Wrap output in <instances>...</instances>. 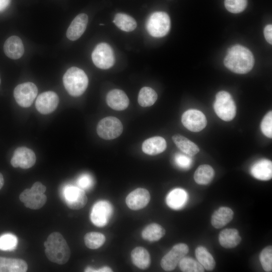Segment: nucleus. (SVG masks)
<instances>
[{
    "label": "nucleus",
    "instance_id": "39",
    "mask_svg": "<svg viewBox=\"0 0 272 272\" xmlns=\"http://www.w3.org/2000/svg\"><path fill=\"white\" fill-rule=\"evenodd\" d=\"M189 156L180 153L176 154L174 157V161L177 166L180 168L188 169L192 164V159Z\"/></svg>",
    "mask_w": 272,
    "mask_h": 272
},
{
    "label": "nucleus",
    "instance_id": "16",
    "mask_svg": "<svg viewBox=\"0 0 272 272\" xmlns=\"http://www.w3.org/2000/svg\"><path fill=\"white\" fill-rule=\"evenodd\" d=\"M150 194L145 188H138L131 191L125 199L127 207L132 210L145 208L150 200Z\"/></svg>",
    "mask_w": 272,
    "mask_h": 272
},
{
    "label": "nucleus",
    "instance_id": "27",
    "mask_svg": "<svg viewBox=\"0 0 272 272\" xmlns=\"http://www.w3.org/2000/svg\"><path fill=\"white\" fill-rule=\"evenodd\" d=\"M172 140L176 146L187 155L193 156L199 151L197 146L181 134H174L172 137Z\"/></svg>",
    "mask_w": 272,
    "mask_h": 272
},
{
    "label": "nucleus",
    "instance_id": "36",
    "mask_svg": "<svg viewBox=\"0 0 272 272\" xmlns=\"http://www.w3.org/2000/svg\"><path fill=\"white\" fill-rule=\"evenodd\" d=\"M259 260L264 271L272 270V247L269 245L262 250L259 254Z\"/></svg>",
    "mask_w": 272,
    "mask_h": 272
},
{
    "label": "nucleus",
    "instance_id": "21",
    "mask_svg": "<svg viewBox=\"0 0 272 272\" xmlns=\"http://www.w3.org/2000/svg\"><path fill=\"white\" fill-rule=\"evenodd\" d=\"M166 147V142L163 138L154 137L143 142L142 150L148 155H156L164 151Z\"/></svg>",
    "mask_w": 272,
    "mask_h": 272
},
{
    "label": "nucleus",
    "instance_id": "15",
    "mask_svg": "<svg viewBox=\"0 0 272 272\" xmlns=\"http://www.w3.org/2000/svg\"><path fill=\"white\" fill-rule=\"evenodd\" d=\"M58 103L59 98L57 94L53 91H47L38 96L35 107L40 113L48 114L56 109Z\"/></svg>",
    "mask_w": 272,
    "mask_h": 272
},
{
    "label": "nucleus",
    "instance_id": "35",
    "mask_svg": "<svg viewBox=\"0 0 272 272\" xmlns=\"http://www.w3.org/2000/svg\"><path fill=\"white\" fill-rule=\"evenodd\" d=\"M18 244L17 237L10 233L4 234L0 236V249L2 250H13Z\"/></svg>",
    "mask_w": 272,
    "mask_h": 272
},
{
    "label": "nucleus",
    "instance_id": "4",
    "mask_svg": "<svg viewBox=\"0 0 272 272\" xmlns=\"http://www.w3.org/2000/svg\"><path fill=\"white\" fill-rule=\"evenodd\" d=\"M46 188L40 182H35L30 189H25L20 195V200L26 208L37 210L42 207L47 200L44 194Z\"/></svg>",
    "mask_w": 272,
    "mask_h": 272
},
{
    "label": "nucleus",
    "instance_id": "45",
    "mask_svg": "<svg viewBox=\"0 0 272 272\" xmlns=\"http://www.w3.org/2000/svg\"><path fill=\"white\" fill-rule=\"evenodd\" d=\"M1 77H0V85H1Z\"/></svg>",
    "mask_w": 272,
    "mask_h": 272
},
{
    "label": "nucleus",
    "instance_id": "32",
    "mask_svg": "<svg viewBox=\"0 0 272 272\" xmlns=\"http://www.w3.org/2000/svg\"><path fill=\"white\" fill-rule=\"evenodd\" d=\"M157 97V94L154 89L144 87L139 92L138 102L142 107L151 106L156 101Z\"/></svg>",
    "mask_w": 272,
    "mask_h": 272
},
{
    "label": "nucleus",
    "instance_id": "28",
    "mask_svg": "<svg viewBox=\"0 0 272 272\" xmlns=\"http://www.w3.org/2000/svg\"><path fill=\"white\" fill-rule=\"evenodd\" d=\"M214 175V170L210 165H201L194 172V179L198 184L206 185L211 182Z\"/></svg>",
    "mask_w": 272,
    "mask_h": 272
},
{
    "label": "nucleus",
    "instance_id": "17",
    "mask_svg": "<svg viewBox=\"0 0 272 272\" xmlns=\"http://www.w3.org/2000/svg\"><path fill=\"white\" fill-rule=\"evenodd\" d=\"M88 22V17L86 14L82 13L77 15L67 30V38L72 41L79 39L85 32Z\"/></svg>",
    "mask_w": 272,
    "mask_h": 272
},
{
    "label": "nucleus",
    "instance_id": "23",
    "mask_svg": "<svg viewBox=\"0 0 272 272\" xmlns=\"http://www.w3.org/2000/svg\"><path fill=\"white\" fill-rule=\"evenodd\" d=\"M27 269V263L23 259L0 257V272H25Z\"/></svg>",
    "mask_w": 272,
    "mask_h": 272
},
{
    "label": "nucleus",
    "instance_id": "13",
    "mask_svg": "<svg viewBox=\"0 0 272 272\" xmlns=\"http://www.w3.org/2000/svg\"><path fill=\"white\" fill-rule=\"evenodd\" d=\"M63 195L67 207L73 210L81 209L87 202V197L84 190L79 187L66 186L64 189Z\"/></svg>",
    "mask_w": 272,
    "mask_h": 272
},
{
    "label": "nucleus",
    "instance_id": "38",
    "mask_svg": "<svg viewBox=\"0 0 272 272\" xmlns=\"http://www.w3.org/2000/svg\"><path fill=\"white\" fill-rule=\"evenodd\" d=\"M261 130L263 134L269 138H272V112L269 111L263 117L261 123Z\"/></svg>",
    "mask_w": 272,
    "mask_h": 272
},
{
    "label": "nucleus",
    "instance_id": "2",
    "mask_svg": "<svg viewBox=\"0 0 272 272\" xmlns=\"http://www.w3.org/2000/svg\"><path fill=\"white\" fill-rule=\"evenodd\" d=\"M45 253L47 258L51 262L62 265L70 259V247L62 235L55 232L50 234L44 243Z\"/></svg>",
    "mask_w": 272,
    "mask_h": 272
},
{
    "label": "nucleus",
    "instance_id": "29",
    "mask_svg": "<svg viewBox=\"0 0 272 272\" xmlns=\"http://www.w3.org/2000/svg\"><path fill=\"white\" fill-rule=\"evenodd\" d=\"M165 234V230L160 225L152 223L146 227L142 231V236L144 239L154 242L160 240Z\"/></svg>",
    "mask_w": 272,
    "mask_h": 272
},
{
    "label": "nucleus",
    "instance_id": "3",
    "mask_svg": "<svg viewBox=\"0 0 272 272\" xmlns=\"http://www.w3.org/2000/svg\"><path fill=\"white\" fill-rule=\"evenodd\" d=\"M62 80L65 89L73 97L82 95L88 85V78L85 72L75 66L71 67L66 71Z\"/></svg>",
    "mask_w": 272,
    "mask_h": 272
},
{
    "label": "nucleus",
    "instance_id": "9",
    "mask_svg": "<svg viewBox=\"0 0 272 272\" xmlns=\"http://www.w3.org/2000/svg\"><path fill=\"white\" fill-rule=\"evenodd\" d=\"M38 93V89L32 82H26L17 85L14 90V96L20 106L27 108L33 103Z\"/></svg>",
    "mask_w": 272,
    "mask_h": 272
},
{
    "label": "nucleus",
    "instance_id": "24",
    "mask_svg": "<svg viewBox=\"0 0 272 272\" xmlns=\"http://www.w3.org/2000/svg\"><path fill=\"white\" fill-rule=\"evenodd\" d=\"M187 197V192L184 189L175 188L168 194L166 201L168 206L171 209L179 210L185 205Z\"/></svg>",
    "mask_w": 272,
    "mask_h": 272
},
{
    "label": "nucleus",
    "instance_id": "37",
    "mask_svg": "<svg viewBox=\"0 0 272 272\" xmlns=\"http://www.w3.org/2000/svg\"><path fill=\"white\" fill-rule=\"evenodd\" d=\"M247 0H225L226 9L232 13H239L243 12L247 6Z\"/></svg>",
    "mask_w": 272,
    "mask_h": 272
},
{
    "label": "nucleus",
    "instance_id": "14",
    "mask_svg": "<svg viewBox=\"0 0 272 272\" xmlns=\"http://www.w3.org/2000/svg\"><path fill=\"white\" fill-rule=\"evenodd\" d=\"M36 160L35 154L32 150L25 147H21L15 150L11 160V164L15 168L28 169L35 164Z\"/></svg>",
    "mask_w": 272,
    "mask_h": 272
},
{
    "label": "nucleus",
    "instance_id": "5",
    "mask_svg": "<svg viewBox=\"0 0 272 272\" xmlns=\"http://www.w3.org/2000/svg\"><path fill=\"white\" fill-rule=\"evenodd\" d=\"M214 109L217 116L226 121L232 120L236 114V106L232 97L224 91L216 94Z\"/></svg>",
    "mask_w": 272,
    "mask_h": 272
},
{
    "label": "nucleus",
    "instance_id": "1",
    "mask_svg": "<svg viewBox=\"0 0 272 272\" xmlns=\"http://www.w3.org/2000/svg\"><path fill=\"white\" fill-rule=\"evenodd\" d=\"M224 62L225 66L232 72L244 74L251 70L254 65V58L250 50L237 44L228 50Z\"/></svg>",
    "mask_w": 272,
    "mask_h": 272
},
{
    "label": "nucleus",
    "instance_id": "6",
    "mask_svg": "<svg viewBox=\"0 0 272 272\" xmlns=\"http://www.w3.org/2000/svg\"><path fill=\"white\" fill-rule=\"evenodd\" d=\"M147 28L149 33L155 37L165 36L170 28V19L168 15L164 12H156L148 19Z\"/></svg>",
    "mask_w": 272,
    "mask_h": 272
},
{
    "label": "nucleus",
    "instance_id": "22",
    "mask_svg": "<svg viewBox=\"0 0 272 272\" xmlns=\"http://www.w3.org/2000/svg\"><path fill=\"white\" fill-rule=\"evenodd\" d=\"M219 241L222 247L225 248H232L235 247L240 243L241 238L237 229H225L220 232Z\"/></svg>",
    "mask_w": 272,
    "mask_h": 272
},
{
    "label": "nucleus",
    "instance_id": "8",
    "mask_svg": "<svg viewBox=\"0 0 272 272\" xmlns=\"http://www.w3.org/2000/svg\"><path fill=\"white\" fill-rule=\"evenodd\" d=\"M94 64L101 69H108L112 67L115 62V56L111 46L106 43L98 44L92 53Z\"/></svg>",
    "mask_w": 272,
    "mask_h": 272
},
{
    "label": "nucleus",
    "instance_id": "7",
    "mask_svg": "<svg viewBox=\"0 0 272 272\" xmlns=\"http://www.w3.org/2000/svg\"><path fill=\"white\" fill-rule=\"evenodd\" d=\"M123 130L122 123L117 118L108 116L101 119L97 126L98 135L105 140H112L119 137Z\"/></svg>",
    "mask_w": 272,
    "mask_h": 272
},
{
    "label": "nucleus",
    "instance_id": "12",
    "mask_svg": "<svg viewBox=\"0 0 272 272\" xmlns=\"http://www.w3.org/2000/svg\"><path fill=\"white\" fill-rule=\"evenodd\" d=\"M181 122L187 129L193 132L201 131L207 123L204 114L196 109H189L184 112L182 115Z\"/></svg>",
    "mask_w": 272,
    "mask_h": 272
},
{
    "label": "nucleus",
    "instance_id": "42",
    "mask_svg": "<svg viewBox=\"0 0 272 272\" xmlns=\"http://www.w3.org/2000/svg\"><path fill=\"white\" fill-rule=\"evenodd\" d=\"M87 272H111L112 271L111 268L108 266H104L98 269H94L91 267H88L85 269Z\"/></svg>",
    "mask_w": 272,
    "mask_h": 272
},
{
    "label": "nucleus",
    "instance_id": "43",
    "mask_svg": "<svg viewBox=\"0 0 272 272\" xmlns=\"http://www.w3.org/2000/svg\"><path fill=\"white\" fill-rule=\"evenodd\" d=\"M10 3L11 0H0V12L7 9Z\"/></svg>",
    "mask_w": 272,
    "mask_h": 272
},
{
    "label": "nucleus",
    "instance_id": "31",
    "mask_svg": "<svg viewBox=\"0 0 272 272\" xmlns=\"http://www.w3.org/2000/svg\"><path fill=\"white\" fill-rule=\"evenodd\" d=\"M113 22L118 28L125 32L132 31L137 27L135 20L131 16L124 13L116 14Z\"/></svg>",
    "mask_w": 272,
    "mask_h": 272
},
{
    "label": "nucleus",
    "instance_id": "34",
    "mask_svg": "<svg viewBox=\"0 0 272 272\" xmlns=\"http://www.w3.org/2000/svg\"><path fill=\"white\" fill-rule=\"evenodd\" d=\"M179 267L183 272H203L205 268L200 263L191 257H183L179 261Z\"/></svg>",
    "mask_w": 272,
    "mask_h": 272
},
{
    "label": "nucleus",
    "instance_id": "11",
    "mask_svg": "<svg viewBox=\"0 0 272 272\" xmlns=\"http://www.w3.org/2000/svg\"><path fill=\"white\" fill-rule=\"evenodd\" d=\"M113 213V208L106 200L97 201L93 206L90 214L92 223L97 227H103L108 222Z\"/></svg>",
    "mask_w": 272,
    "mask_h": 272
},
{
    "label": "nucleus",
    "instance_id": "26",
    "mask_svg": "<svg viewBox=\"0 0 272 272\" xmlns=\"http://www.w3.org/2000/svg\"><path fill=\"white\" fill-rule=\"evenodd\" d=\"M132 263L142 269L147 268L151 263V257L148 250L141 246L136 247L131 252Z\"/></svg>",
    "mask_w": 272,
    "mask_h": 272
},
{
    "label": "nucleus",
    "instance_id": "33",
    "mask_svg": "<svg viewBox=\"0 0 272 272\" xmlns=\"http://www.w3.org/2000/svg\"><path fill=\"white\" fill-rule=\"evenodd\" d=\"M105 241V236L99 232H91L84 236L86 246L91 249H98L103 245Z\"/></svg>",
    "mask_w": 272,
    "mask_h": 272
},
{
    "label": "nucleus",
    "instance_id": "44",
    "mask_svg": "<svg viewBox=\"0 0 272 272\" xmlns=\"http://www.w3.org/2000/svg\"><path fill=\"white\" fill-rule=\"evenodd\" d=\"M4 184V179L3 176L1 173H0V189L2 188Z\"/></svg>",
    "mask_w": 272,
    "mask_h": 272
},
{
    "label": "nucleus",
    "instance_id": "20",
    "mask_svg": "<svg viewBox=\"0 0 272 272\" xmlns=\"http://www.w3.org/2000/svg\"><path fill=\"white\" fill-rule=\"evenodd\" d=\"M251 174L260 180H268L272 177V163L267 159H261L252 165L250 168Z\"/></svg>",
    "mask_w": 272,
    "mask_h": 272
},
{
    "label": "nucleus",
    "instance_id": "40",
    "mask_svg": "<svg viewBox=\"0 0 272 272\" xmlns=\"http://www.w3.org/2000/svg\"><path fill=\"white\" fill-rule=\"evenodd\" d=\"M77 184L79 187L83 190L90 189L94 184V180L92 177L89 174L81 175L77 180Z\"/></svg>",
    "mask_w": 272,
    "mask_h": 272
},
{
    "label": "nucleus",
    "instance_id": "19",
    "mask_svg": "<svg viewBox=\"0 0 272 272\" xmlns=\"http://www.w3.org/2000/svg\"><path fill=\"white\" fill-rule=\"evenodd\" d=\"M5 54L13 59H19L24 52V47L21 39L17 36L9 37L4 45Z\"/></svg>",
    "mask_w": 272,
    "mask_h": 272
},
{
    "label": "nucleus",
    "instance_id": "10",
    "mask_svg": "<svg viewBox=\"0 0 272 272\" xmlns=\"http://www.w3.org/2000/svg\"><path fill=\"white\" fill-rule=\"evenodd\" d=\"M188 251V247L185 243H180L174 245L162 258L160 263L161 267L166 271L174 269Z\"/></svg>",
    "mask_w": 272,
    "mask_h": 272
},
{
    "label": "nucleus",
    "instance_id": "25",
    "mask_svg": "<svg viewBox=\"0 0 272 272\" xmlns=\"http://www.w3.org/2000/svg\"><path fill=\"white\" fill-rule=\"evenodd\" d=\"M233 215V212L230 208L226 207H220L213 214L211 224L215 228H221L232 220Z\"/></svg>",
    "mask_w": 272,
    "mask_h": 272
},
{
    "label": "nucleus",
    "instance_id": "18",
    "mask_svg": "<svg viewBox=\"0 0 272 272\" xmlns=\"http://www.w3.org/2000/svg\"><path fill=\"white\" fill-rule=\"evenodd\" d=\"M107 105L112 109L123 110L128 106L129 100L126 94L122 90L114 89L110 91L106 96Z\"/></svg>",
    "mask_w": 272,
    "mask_h": 272
},
{
    "label": "nucleus",
    "instance_id": "41",
    "mask_svg": "<svg viewBox=\"0 0 272 272\" xmlns=\"http://www.w3.org/2000/svg\"><path fill=\"white\" fill-rule=\"evenodd\" d=\"M264 37L269 44H272V26L271 24L266 25L264 29Z\"/></svg>",
    "mask_w": 272,
    "mask_h": 272
},
{
    "label": "nucleus",
    "instance_id": "30",
    "mask_svg": "<svg viewBox=\"0 0 272 272\" xmlns=\"http://www.w3.org/2000/svg\"><path fill=\"white\" fill-rule=\"evenodd\" d=\"M195 253L198 261L205 269L212 270L215 268V260L205 247L202 246H198L195 249Z\"/></svg>",
    "mask_w": 272,
    "mask_h": 272
}]
</instances>
